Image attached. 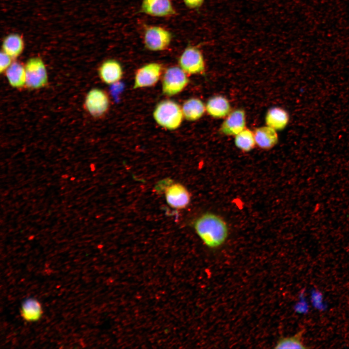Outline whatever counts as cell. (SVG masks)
Here are the masks:
<instances>
[{
    "mask_svg": "<svg viewBox=\"0 0 349 349\" xmlns=\"http://www.w3.org/2000/svg\"><path fill=\"white\" fill-rule=\"evenodd\" d=\"M193 226L198 237L210 249L221 247L229 237V228L227 222L215 213H204L195 220Z\"/></svg>",
    "mask_w": 349,
    "mask_h": 349,
    "instance_id": "1",
    "label": "cell"
},
{
    "mask_svg": "<svg viewBox=\"0 0 349 349\" xmlns=\"http://www.w3.org/2000/svg\"><path fill=\"white\" fill-rule=\"evenodd\" d=\"M153 117L159 126L169 130L179 127L184 118L182 107L176 102L170 99L158 103L153 111Z\"/></svg>",
    "mask_w": 349,
    "mask_h": 349,
    "instance_id": "2",
    "label": "cell"
},
{
    "mask_svg": "<svg viewBox=\"0 0 349 349\" xmlns=\"http://www.w3.org/2000/svg\"><path fill=\"white\" fill-rule=\"evenodd\" d=\"M190 80L188 74L179 66L167 68L161 77V90L163 95L171 96L181 93Z\"/></svg>",
    "mask_w": 349,
    "mask_h": 349,
    "instance_id": "3",
    "label": "cell"
},
{
    "mask_svg": "<svg viewBox=\"0 0 349 349\" xmlns=\"http://www.w3.org/2000/svg\"><path fill=\"white\" fill-rule=\"evenodd\" d=\"M111 105L108 93L102 89L94 88L86 94L83 101L84 110L94 118H100L109 111Z\"/></svg>",
    "mask_w": 349,
    "mask_h": 349,
    "instance_id": "4",
    "label": "cell"
},
{
    "mask_svg": "<svg viewBox=\"0 0 349 349\" xmlns=\"http://www.w3.org/2000/svg\"><path fill=\"white\" fill-rule=\"evenodd\" d=\"M25 87L28 89H39L48 84L47 70L43 60L39 57L30 58L25 64Z\"/></svg>",
    "mask_w": 349,
    "mask_h": 349,
    "instance_id": "5",
    "label": "cell"
},
{
    "mask_svg": "<svg viewBox=\"0 0 349 349\" xmlns=\"http://www.w3.org/2000/svg\"><path fill=\"white\" fill-rule=\"evenodd\" d=\"M172 38L173 35L169 30L159 26H148L143 32L144 47L152 51L166 49L170 46Z\"/></svg>",
    "mask_w": 349,
    "mask_h": 349,
    "instance_id": "6",
    "label": "cell"
},
{
    "mask_svg": "<svg viewBox=\"0 0 349 349\" xmlns=\"http://www.w3.org/2000/svg\"><path fill=\"white\" fill-rule=\"evenodd\" d=\"M178 64L188 75L202 74L205 71L204 56L197 46H188L179 57Z\"/></svg>",
    "mask_w": 349,
    "mask_h": 349,
    "instance_id": "7",
    "label": "cell"
},
{
    "mask_svg": "<svg viewBox=\"0 0 349 349\" xmlns=\"http://www.w3.org/2000/svg\"><path fill=\"white\" fill-rule=\"evenodd\" d=\"M162 75V65L158 63H148L135 72L133 88L150 87L155 85Z\"/></svg>",
    "mask_w": 349,
    "mask_h": 349,
    "instance_id": "8",
    "label": "cell"
},
{
    "mask_svg": "<svg viewBox=\"0 0 349 349\" xmlns=\"http://www.w3.org/2000/svg\"><path fill=\"white\" fill-rule=\"evenodd\" d=\"M167 204L172 207L182 209L190 203L191 195L187 189L179 183H174L167 186L164 190Z\"/></svg>",
    "mask_w": 349,
    "mask_h": 349,
    "instance_id": "9",
    "label": "cell"
},
{
    "mask_svg": "<svg viewBox=\"0 0 349 349\" xmlns=\"http://www.w3.org/2000/svg\"><path fill=\"white\" fill-rule=\"evenodd\" d=\"M246 124L245 111L242 109H235L225 117L219 131L226 136H236L246 128Z\"/></svg>",
    "mask_w": 349,
    "mask_h": 349,
    "instance_id": "10",
    "label": "cell"
},
{
    "mask_svg": "<svg viewBox=\"0 0 349 349\" xmlns=\"http://www.w3.org/2000/svg\"><path fill=\"white\" fill-rule=\"evenodd\" d=\"M140 12L158 17L173 16L176 14L171 0H142Z\"/></svg>",
    "mask_w": 349,
    "mask_h": 349,
    "instance_id": "11",
    "label": "cell"
},
{
    "mask_svg": "<svg viewBox=\"0 0 349 349\" xmlns=\"http://www.w3.org/2000/svg\"><path fill=\"white\" fill-rule=\"evenodd\" d=\"M98 74L101 80L111 85L119 81L123 76L121 63L114 59H108L101 63L98 68Z\"/></svg>",
    "mask_w": 349,
    "mask_h": 349,
    "instance_id": "12",
    "label": "cell"
},
{
    "mask_svg": "<svg viewBox=\"0 0 349 349\" xmlns=\"http://www.w3.org/2000/svg\"><path fill=\"white\" fill-rule=\"evenodd\" d=\"M206 111L214 118L225 117L232 111L228 100L221 95H217L209 98L206 104Z\"/></svg>",
    "mask_w": 349,
    "mask_h": 349,
    "instance_id": "13",
    "label": "cell"
},
{
    "mask_svg": "<svg viewBox=\"0 0 349 349\" xmlns=\"http://www.w3.org/2000/svg\"><path fill=\"white\" fill-rule=\"evenodd\" d=\"M254 133L256 145L261 149L270 150L278 142L279 138L276 130L268 126L256 128Z\"/></svg>",
    "mask_w": 349,
    "mask_h": 349,
    "instance_id": "14",
    "label": "cell"
},
{
    "mask_svg": "<svg viewBox=\"0 0 349 349\" xmlns=\"http://www.w3.org/2000/svg\"><path fill=\"white\" fill-rule=\"evenodd\" d=\"M265 120L267 126L276 130H281L287 125L289 121V115L284 109L275 107L268 110Z\"/></svg>",
    "mask_w": 349,
    "mask_h": 349,
    "instance_id": "15",
    "label": "cell"
},
{
    "mask_svg": "<svg viewBox=\"0 0 349 349\" xmlns=\"http://www.w3.org/2000/svg\"><path fill=\"white\" fill-rule=\"evenodd\" d=\"M184 118L189 121L200 119L206 111V105L199 98L191 97L185 100L182 106Z\"/></svg>",
    "mask_w": 349,
    "mask_h": 349,
    "instance_id": "16",
    "label": "cell"
},
{
    "mask_svg": "<svg viewBox=\"0 0 349 349\" xmlns=\"http://www.w3.org/2000/svg\"><path fill=\"white\" fill-rule=\"evenodd\" d=\"M4 73L9 84L12 87L19 89L25 87V65L20 62H13Z\"/></svg>",
    "mask_w": 349,
    "mask_h": 349,
    "instance_id": "17",
    "label": "cell"
},
{
    "mask_svg": "<svg viewBox=\"0 0 349 349\" xmlns=\"http://www.w3.org/2000/svg\"><path fill=\"white\" fill-rule=\"evenodd\" d=\"M24 48V42L22 36L17 33L7 35L2 44V50L13 59L19 56Z\"/></svg>",
    "mask_w": 349,
    "mask_h": 349,
    "instance_id": "18",
    "label": "cell"
},
{
    "mask_svg": "<svg viewBox=\"0 0 349 349\" xmlns=\"http://www.w3.org/2000/svg\"><path fill=\"white\" fill-rule=\"evenodd\" d=\"M21 315L28 322L38 320L42 315V308L39 302L34 298H28L21 305Z\"/></svg>",
    "mask_w": 349,
    "mask_h": 349,
    "instance_id": "19",
    "label": "cell"
},
{
    "mask_svg": "<svg viewBox=\"0 0 349 349\" xmlns=\"http://www.w3.org/2000/svg\"><path fill=\"white\" fill-rule=\"evenodd\" d=\"M234 143L240 150L248 152L252 150L256 145L254 131L245 128L235 136Z\"/></svg>",
    "mask_w": 349,
    "mask_h": 349,
    "instance_id": "20",
    "label": "cell"
},
{
    "mask_svg": "<svg viewBox=\"0 0 349 349\" xmlns=\"http://www.w3.org/2000/svg\"><path fill=\"white\" fill-rule=\"evenodd\" d=\"M304 330L302 329L295 334L280 338L274 347L275 349H307L303 343Z\"/></svg>",
    "mask_w": 349,
    "mask_h": 349,
    "instance_id": "21",
    "label": "cell"
},
{
    "mask_svg": "<svg viewBox=\"0 0 349 349\" xmlns=\"http://www.w3.org/2000/svg\"><path fill=\"white\" fill-rule=\"evenodd\" d=\"M13 63V58L2 50L0 54V72L4 73Z\"/></svg>",
    "mask_w": 349,
    "mask_h": 349,
    "instance_id": "22",
    "label": "cell"
},
{
    "mask_svg": "<svg viewBox=\"0 0 349 349\" xmlns=\"http://www.w3.org/2000/svg\"><path fill=\"white\" fill-rule=\"evenodd\" d=\"M183 1L188 8L197 9L202 6L205 0H183Z\"/></svg>",
    "mask_w": 349,
    "mask_h": 349,
    "instance_id": "23",
    "label": "cell"
},
{
    "mask_svg": "<svg viewBox=\"0 0 349 349\" xmlns=\"http://www.w3.org/2000/svg\"><path fill=\"white\" fill-rule=\"evenodd\" d=\"M90 169H91V171H92V172L95 171V166H94V164H93V166H91V165H90Z\"/></svg>",
    "mask_w": 349,
    "mask_h": 349,
    "instance_id": "24",
    "label": "cell"
},
{
    "mask_svg": "<svg viewBox=\"0 0 349 349\" xmlns=\"http://www.w3.org/2000/svg\"><path fill=\"white\" fill-rule=\"evenodd\" d=\"M72 179H70L71 180H73L75 179V177H72Z\"/></svg>",
    "mask_w": 349,
    "mask_h": 349,
    "instance_id": "25",
    "label": "cell"
}]
</instances>
